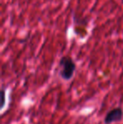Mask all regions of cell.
<instances>
[{"label":"cell","instance_id":"obj_1","mask_svg":"<svg viewBox=\"0 0 123 124\" xmlns=\"http://www.w3.org/2000/svg\"><path fill=\"white\" fill-rule=\"evenodd\" d=\"M60 65V76L64 80H69L72 78L76 65L71 57H62L59 62Z\"/></svg>","mask_w":123,"mask_h":124},{"label":"cell","instance_id":"obj_2","mask_svg":"<svg viewBox=\"0 0 123 124\" xmlns=\"http://www.w3.org/2000/svg\"><path fill=\"white\" fill-rule=\"evenodd\" d=\"M123 118V111L122 108L116 107L112 109L106 114L105 117V124H111L112 123L120 122Z\"/></svg>","mask_w":123,"mask_h":124},{"label":"cell","instance_id":"obj_3","mask_svg":"<svg viewBox=\"0 0 123 124\" xmlns=\"http://www.w3.org/2000/svg\"><path fill=\"white\" fill-rule=\"evenodd\" d=\"M1 96H2V104H1V108H3L5 105V90L4 89H2L1 90Z\"/></svg>","mask_w":123,"mask_h":124}]
</instances>
